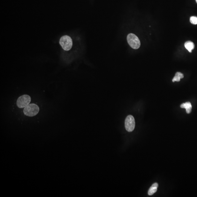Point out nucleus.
<instances>
[{"label": "nucleus", "mask_w": 197, "mask_h": 197, "mask_svg": "<svg viewBox=\"0 0 197 197\" xmlns=\"http://www.w3.org/2000/svg\"><path fill=\"white\" fill-rule=\"evenodd\" d=\"M125 127L126 130L128 132H132L134 130L135 121L133 116L129 115L126 117L125 121Z\"/></svg>", "instance_id": "5"}, {"label": "nucleus", "mask_w": 197, "mask_h": 197, "mask_svg": "<svg viewBox=\"0 0 197 197\" xmlns=\"http://www.w3.org/2000/svg\"><path fill=\"white\" fill-rule=\"evenodd\" d=\"M185 47L189 52L191 53L192 51L194 49L195 47L194 43L191 41H188L185 43Z\"/></svg>", "instance_id": "8"}, {"label": "nucleus", "mask_w": 197, "mask_h": 197, "mask_svg": "<svg viewBox=\"0 0 197 197\" xmlns=\"http://www.w3.org/2000/svg\"><path fill=\"white\" fill-rule=\"evenodd\" d=\"M158 186V184L157 183L153 184L149 190L148 192V194L150 196H151L156 193L157 191Z\"/></svg>", "instance_id": "7"}, {"label": "nucleus", "mask_w": 197, "mask_h": 197, "mask_svg": "<svg viewBox=\"0 0 197 197\" xmlns=\"http://www.w3.org/2000/svg\"><path fill=\"white\" fill-rule=\"evenodd\" d=\"M184 77L183 74L180 72H177L175 74V76L174 77L172 81L173 82L175 81H179L181 79L183 78Z\"/></svg>", "instance_id": "9"}, {"label": "nucleus", "mask_w": 197, "mask_h": 197, "mask_svg": "<svg viewBox=\"0 0 197 197\" xmlns=\"http://www.w3.org/2000/svg\"><path fill=\"white\" fill-rule=\"evenodd\" d=\"M181 108H184L186 109V111L187 114H189L191 113L192 108L191 104L189 102H187L185 103H183L180 105Z\"/></svg>", "instance_id": "6"}, {"label": "nucleus", "mask_w": 197, "mask_h": 197, "mask_svg": "<svg viewBox=\"0 0 197 197\" xmlns=\"http://www.w3.org/2000/svg\"><path fill=\"white\" fill-rule=\"evenodd\" d=\"M190 22L192 24H197V17L196 16L191 17L190 19Z\"/></svg>", "instance_id": "10"}, {"label": "nucleus", "mask_w": 197, "mask_h": 197, "mask_svg": "<svg viewBox=\"0 0 197 197\" xmlns=\"http://www.w3.org/2000/svg\"><path fill=\"white\" fill-rule=\"evenodd\" d=\"M127 38L128 44L133 49H137L140 46V41L136 35L132 33L128 34Z\"/></svg>", "instance_id": "3"}, {"label": "nucleus", "mask_w": 197, "mask_h": 197, "mask_svg": "<svg viewBox=\"0 0 197 197\" xmlns=\"http://www.w3.org/2000/svg\"><path fill=\"white\" fill-rule=\"evenodd\" d=\"M196 2H197V0H196Z\"/></svg>", "instance_id": "11"}, {"label": "nucleus", "mask_w": 197, "mask_h": 197, "mask_svg": "<svg viewBox=\"0 0 197 197\" xmlns=\"http://www.w3.org/2000/svg\"><path fill=\"white\" fill-rule=\"evenodd\" d=\"M39 108L37 105L34 103L29 104L23 110L24 114L27 116L33 117L39 113Z\"/></svg>", "instance_id": "1"}, {"label": "nucleus", "mask_w": 197, "mask_h": 197, "mask_svg": "<svg viewBox=\"0 0 197 197\" xmlns=\"http://www.w3.org/2000/svg\"><path fill=\"white\" fill-rule=\"evenodd\" d=\"M59 44L64 50L68 51L72 46L73 42L72 38L68 35L62 36L59 40Z\"/></svg>", "instance_id": "2"}, {"label": "nucleus", "mask_w": 197, "mask_h": 197, "mask_svg": "<svg viewBox=\"0 0 197 197\" xmlns=\"http://www.w3.org/2000/svg\"><path fill=\"white\" fill-rule=\"evenodd\" d=\"M31 101V97L29 95H22L20 96L17 100L16 104L19 108H23L29 105Z\"/></svg>", "instance_id": "4"}]
</instances>
